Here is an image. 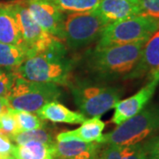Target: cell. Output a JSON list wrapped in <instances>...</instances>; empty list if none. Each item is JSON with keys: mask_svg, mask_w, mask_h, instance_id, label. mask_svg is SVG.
Returning <instances> with one entry per match:
<instances>
[{"mask_svg": "<svg viewBox=\"0 0 159 159\" xmlns=\"http://www.w3.org/2000/svg\"><path fill=\"white\" fill-rule=\"evenodd\" d=\"M126 1H129L132 3H134V4H138V5H140V3H141V0H126Z\"/></svg>", "mask_w": 159, "mask_h": 159, "instance_id": "f546056e", "label": "cell"}, {"mask_svg": "<svg viewBox=\"0 0 159 159\" xmlns=\"http://www.w3.org/2000/svg\"><path fill=\"white\" fill-rule=\"evenodd\" d=\"M14 159H17V158H15V157H14Z\"/></svg>", "mask_w": 159, "mask_h": 159, "instance_id": "1f68e13d", "label": "cell"}, {"mask_svg": "<svg viewBox=\"0 0 159 159\" xmlns=\"http://www.w3.org/2000/svg\"><path fill=\"white\" fill-rule=\"evenodd\" d=\"M146 41L122 45L95 48L86 55V66L97 81L128 76L141 57Z\"/></svg>", "mask_w": 159, "mask_h": 159, "instance_id": "7a4b0ae2", "label": "cell"}, {"mask_svg": "<svg viewBox=\"0 0 159 159\" xmlns=\"http://www.w3.org/2000/svg\"><path fill=\"white\" fill-rule=\"evenodd\" d=\"M17 133L18 126L16 119L12 110L9 109L7 111L0 115V134L10 138Z\"/></svg>", "mask_w": 159, "mask_h": 159, "instance_id": "603a6c76", "label": "cell"}, {"mask_svg": "<svg viewBox=\"0 0 159 159\" xmlns=\"http://www.w3.org/2000/svg\"><path fill=\"white\" fill-rule=\"evenodd\" d=\"M96 157L97 159H147L148 153L145 143L142 142L131 145L100 144Z\"/></svg>", "mask_w": 159, "mask_h": 159, "instance_id": "9a60e30c", "label": "cell"}, {"mask_svg": "<svg viewBox=\"0 0 159 159\" xmlns=\"http://www.w3.org/2000/svg\"><path fill=\"white\" fill-rule=\"evenodd\" d=\"M20 2L42 29L64 42L65 15L52 0H20Z\"/></svg>", "mask_w": 159, "mask_h": 159, "instance_id": "9c48e42d", "label": "cell"}, {"mask_svg": "<svg viewBox=\"0 0 159 159\" xmlns=\"http://www.w3.org/2000/svg\"><path fill=\"white\" fill-rule=\"evenodd\" d=\"M17 159H54L53 145L39 142H29L15 145L11 154Z\"/></svg>", "mask_w": 159, "mask_h": 159, "instance_id": "ac0fdd59", "label": "cell"}, {"mask_svg": "<svg viewBox=\"0 0 159 159\" xmlns=\"http://www.w3.org/2000/svg\"><path fill=\"white\" fill-rule=\"evenodd\" d=\"M159 132V105H150L106 134L100 144L131 145L139 143Z\"/></svg>", "mask_w": 159, "mask_h": 159, "instance_id": "5b68a950", "label": "cell"}, {"mask_svg": "<svg viewBox=\"0 0 159 159\" xmlns=\"http://www.w3.org/2000/svg\"><path fill=\"white\" fill-rule=\"evenodd\" d=\"M15 77L13 72L0 68V97H6L8 95Z\"/></svg>", "mask_w": 159, "mask_h": 159, "instance_id": "cb8c5ba5", "label": "cell"}, {"mask_svg": "<svg viewBox=\"0 0 159 159\" xmlns=\"http://www.w3.org/2000/svg\"><path fill=\"white\" fill-rule=\"evenodd\" d=\"M69 87L80 113L90 119L99 118L114 108L122 96L121 89L97 80H77Z\"/></svg>", "mask_w": 159, "mask_h": 159, "instance_id": "3957f363", "label": "cell"}, {"mask_svg": "<svg viewBox=\"0 0 159 159\" xmlns=\"http://www.w3.org/2000/svg\"><path fill=\"white\" fill-rule=\"evenodd\" d=\"M10 6L17 19L23 44L29 51V56L44 51L57 39L47 33L34 21L28 9L20 1L10 4Z\"/></svg>", "mask_w": 159, "mask_h": 159, "instance_id": "ba28073f", "label": "cell"}, {"mask_svg": "<svg viewBox=\"0 0 159 159\" xmlns=\"http://www.w3.org/2000/svg\"><path fill=\"white\" fill-rule=\"evenodd\" d=\"M98 142H83L75 140L54 143L53 156L57 159H91L99 148Z\"/></svg>", "mask_w": 159, "mask_h": 159, "instance_id": "4fadbf2b", "label": "cell"}, {"mask_svg": "<svg viewBox=\"0 0 159 159\" xmlns=\"http://www.w3.org/2000/svg\"><path fill=\"white\" fill-rule=\"evenodd\" d=\"M107 24L93 11L71 12L64 21V42L79 50L98 41Z\"/></svg>", "mask_w": 159, "mask_h": 159, "instance_id": "52a82bcc", "label": "cell"}, {"mask_svg": "<svg viewBox=\"0 0 159 159\" xmlns=\"http://www.w3.org/2000/svg\"><path fill=\"white\" fill-rule=\"evenodd\" d=\"M158 84L159 76L150 80L134 96L119 101L114 107V114L111 119V123L116 125H120L142 111L152 98Z\"/></svg>", "mask_w": 159, "mask_h": 159, "instance_id": "30bf717a", "label": "cell"}, {"mask_svg": "<svg viewBox=\"0 0 159 159\" xmlns=\"http://www.w3.org/2000/svg\"><path fill=\"white\" fill-rule=\"evenodd\" d=\"M10 108H9L8 102L6 100V97H0V115L7 111Z\"/></svg>", "mask_w": 159, "mask_h": 159, "instance_id": "83f0119b", "label": "cell"}, {"mask_svg": "<svg viewBox=\"0 0 159 159\" xmlns=\"http://www.w3.org/2000/svg\"><path fill=\"white\" fill-rule=\"evenodd\" d=\"M93 11L107 25L142 14L140 5L126 0H100Z\"/></svg>", "mask_w": 159, "mask_h": 159, "instance_id": "7c38bea8", "label": "cell"}, {"mask_svg": "<svg viewBox=\"0 0 159 159\" xmlns=\"http://www.w3.org/2000/svg\"><path fill=\"white\" fill-rule=\"evenodd\" d=\"M62 95L58 85L33 81L16 75L6 100L13 111L36 112L48 102L56 101Z\"/></svg>", "mask_w": 159, "mask_h": 159, "instance_id": "277c9868", "label": "cell"}, {"mask_svg": "<svg viewBox=\"0 0 159 159\" xmlns=\"http://www.w3.org/2000/svg\"><path fill=\"white\" fill-rule=\"evenodd\" d=\"M144 143L148 153L147 159H159V135L149 139Z\"/></svg>", "mask_w": 159, "mask_h": 159, "instance_id": "484cf974", "label": "cell"}, {"mask_svg": "<svg viewBox=\"0 0 159 159\" xmlns=\"http://www.w3.org/2000/svg\"><path fill=\"white\" fill-rule=\"evenodd\" d=\"M73 60L63 41L57 39L49 48L29 55L13 73L23 79L69 86Z\"/></svg>", "mask_w": 159, "mask_h": 159, "instance_id": "6da1fadb", "label": "cell"}, {"mask_svg": "<svg viewBox=\"0 0 159 159\" xmlns=\"http://www.w3.org/2000/svg\"><path fill=\"white\" fill-rule=\"evenodd\" d=\"M59 9L66 12H84L94 11L100 0H52Z\"/></svg>", "mask_w": 159, "mask_h": 159, "instance_id": "7402d4cb", "label": "cell"}, {"mask_svg": "<svg viewBox=\"0 0 159 159\" xmlns=\"http://www.w3.org/2000/svg\"><path fill=\"white\" fill-rule=\"evenodd\" d=\"M144 76L150 80L159 76V30L145 43L136 66L126 79H138Z\"/></svg>", "mask_w": 159, "mask_h": 159, "instance_id": "8fae6325", "label": "cell"}, {"mask_svg": "<svg viewBox=\"0 0 159 159\" xmlns=\"http://www.w3.org/2000/svg\"><path fill=\"white\" fill-rule=\"evenodd\" d=\"M12 112L17 122L18 133L39 129L46 125L44 120L41 119L35 112H29L24 111H18L13 110Z\"/></svg>", "mask_w": 159, "mask_h": 159, "instance_id": "44dd1931", "label": "cell"}, {"mask_svg": "<svg viewBox=\"0 0 159 159\" xmlns=\"http://www.w3.org/2000/svg\"><path fill=\"white\" fill-rule=\"evenodd\" d=\"M157 30L159 20L140 14L108 24L102 30L96 48L147 42Z\"/></svg>", "mask_w": 159, "mask_h": 159, "instance_id": "8992f818", "label": "cell"}, {"mask_svg": "<svg viewBox=\"0 0 159 159\" xmlns=\"http://www.w3.org/2000/svg\"><path fill=\"white\" fill-rule=\"evenodd\" d=\"M104 127V122L99 118L87 119L83 123H81L79 128L57 134L56 141L62 142L75 140L83 142H99L102 136Z\"/></svg>", "mask_w": 159, "mask_h": 159, "instance_id": "5bb4252c", "label": "cell"}, {"mask_svg": "<svg viewBox=\"0 0 159 159\" xmlns=\"http://www.w3.org/2000/svg\"><path fill=\"white\" fill-rule=\"evenodd\" d=\"M91 159H97V157H96V156H94V157H93Z\"/></svg>", "mask_w": 159, "mask_h": 159, "instance_id": "4dcf8cb0", "label": "cell"}, {"mask_svg": "<svg viewBox=\"0 0 159 159\" xmlns=\"http://www.w3.org/2000/svg\"><path fill=\"white\" fill-rule=\"evenodd\" d=\"M142 14L159 20V0H141Z\"/></svg>", "mask_w": 159, "mask_h": 159, "instance_id": "d4e9b609", "label": "cell"}, {"mask_svg": "<svg viewBox=\"0 0 159 159\" xmlns=\"http://www.w3.org/2000/svg\"><path fill=\"white\" fill-rule=\"evenodd\" d=\"M54 159H57V158H54Z\"/></svg>", "mask_w": 159, "mask_h": 159, "instance_id": "d6a6232c", "label": "cell"}, {"mask_svg": "<svg viewBox=\"0 0 159 159\" xmlns=\"http://www.w3.org/2000/svg\"><path fill=\"white\" fill-rule=\"evenodd\" d=\"M44 127L18 133L13 134L9 139L17 145H21L29 142H39L49 145H54V143L56 142V136L54 131Z\"/></svg>", "mask_w": 159, "mask_h": 159, "instance_id": "ffe728a7", "label": "cell"}, {"mask_svg": "<svg viewBox=\"0 0 159 159\" xmlns=\"http://www.w3.org/2000/svg\"><path fill=\"white\" fill-rule=\"evenodd\" d=\"M0 43L24 46L17 19L10 4L0 5Z\"/></svg>", "mask_w": 159, "mask_h": 159, "instance_id": "e0dca14e", "label": "cell"}, {"mask_svg": "<svg viewBox=\"0 0 159 159\" xmlns=\"http://www.w3.org/2000/svg\"><path fill=\"white\" fill-rule=\"evenodd\" d=\"M0 159H14L12 156H0Z\"/></svg>", "mask_w": 159, "mask_h": 159, "instance_id": "f1b7e54d", "label": "cell"}, {"mask_svg": "<svg viewBox=\"0 0 159 159\" xmlns=\"http://www.w3.org/2000/svg\"><path fill=\"white\" fill-rule=\"evenodd\" d=\"M14 146L8 137L0 134V156H11Z\"/></svg>", "mask_w": 159, "mask_h": 159, "instance_id": "4316f807", "label": "cell"}, {"mask_svg": "<svg viewBox=\"0 0 159 159\" xmlns=\"http://www.w3.org/2000/svg\"><path fill=\"white\" fill-rule=\"evenodd\" d=\"M29 56L26 47L0 43V68L14 72Z\"/></svg>", "mask_w": 159, "mask_h": 159, "instance_id": "d6986e66", "label": "cell"}, {"mask_svg": "<svg viewBox=\"0 0 159 159\" xmlns=\"http://www.w3.org/2000/svg\"><path fill=\"white\" fill-rule=\"evenodd\" d=\"M35 113L43 120L53 123H65L70 125L81 124L87 118L80 112H75L60 102L52 101L46 103Z\"/></svg>", "mask_w": 159, "mask_h": 159, "instance_id": "2e32d148", "label": "cell"}]
</instances>
